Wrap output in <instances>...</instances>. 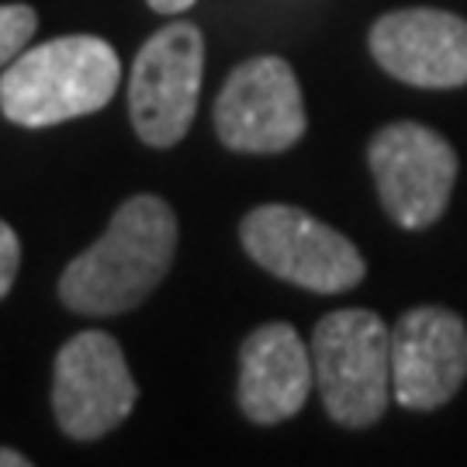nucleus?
<instances>
[{
	"label": "nucleus",
	"instance_id": "f257e3e1",
	"mask_svg": "<svg viewBox=\"0 0 467 467\" xmlns=\"http://www.w3.org/2000/svg\"><path fill=\"white\" fill-rule=\"evenodd\" d=\"M177 215L156 194H135L115 212L98 243L69 260L59 301L90 318L125 316L150 298L173 267Z\"/></svg>",
	"mask_w": 467,
	"mask_h": 467
},
{
	"label": "nucleus",
	"instance_id": "f03ea898",
	"mask_svg": "<svg viewBox=\"0 0 467 467\" xmlns=\"http://www.w3.org/2000/svg\"><path fill=\"white\" fill-rule=\"evenodd\" d=\"M121 59L98 35L32 46L0 73V111L21 129H49L94 115L115 98Z\"/></svg>",
	"mask_w": 467,
	"mask_h": 467
},
{
	"label": "nucleus",
	"instance_id": "7ed1b4c3",
	"mask_svg": "<svg viewBox=\"0 0 467 467\" xmlns=\"http://www.w3.org/2000/svg\"><path fill=\"white\" fill-rule=\"evenodd\" d=\"M312 364L322 405L336 426L368 430L391 395V329L370 308H339L318 318Z\"/></svg>",
	"mask_w": 467,
	"mask_h": 467
},
{
	"label": "nucleus",
	"instance_id": "20e7f679",
	"mask_svg": "<svg viewBox=\"0 0 467 467\" xmlns=\"http://www.w3.org/2000/svg\"><path fill=\"white\" fill-rule=\"evenodd\" d=\"M239 243L256 267L316 295L350 291L368 274L364 256L347 235L295 204L253 208L239 225Z\"/></svg>",
	"mask_w": 467,
	"mask_h": 467
},
{
	"label": "nucleus",
	"instance_id": "39448f33",
	"mask_svg": "<svg viewBox=\"0 0 467 467\" xmlns=\"http://www.w3.org/2000/svg\"><path fill=\"white\" fill-rule=\"evenodd\" d=\"M204 77V35L173 21L146 38L129 77V115L135 135L152 150H170L187 135Z\"/></svg>",
	"mask_w": 467,
	"mask_h": 467
},
{
	"label": "nucleus",
	"instance_id": "423d86ee",
	"mask_svg": "<svg viewBox=\"0 0 467 467\" xmlns=\"http://www.w3.org/2000/svg\"><path fill=\"white\" fill-rule=\"evenodd\" d=\"M368 163L395 225L419 233L443 218L457 184V152L436 129L419 121L384 125L370 139Z\"/></svg>",
	"mask_w": 467,
	"mask_h": 467
},
{
	"label": "nucleus",
	"instance_id": "0eeeda50",
	"mask_svg": "<svg viewBox=\"0 0 467 467\" xmlns=\"http://www.w3.org/2000/svg\"><path fill=\"white\" fill-rule=\"evenodd\" d=\"M308 129L298 77L281 56H253L229 73L215 100V135L225 150L274 156Z\"/></svg>",
	"mask_w": 467,
	"mask_h": 467
},
{
	"label": "nucleus",
	"instance_id": "6e6552de",
	"mask_svg": "<svg viewBox=\"0 0 467 467\" xmlns=\"http://www.w3.org/2000/svg\"><path fill=\"white\" fill-rule=\"evenodd\" d=\"M139 384L115 336L87 329L63 343L52 370V412L69 440H100L132 416Z\"/></svg>",
	"mask_w": 467,
	"mask_h": 467
},
{
	"label": "nucleus",
	"instance_id": "1a4fd4ad",
	"mask_svg": "<svg viewBox=\"0 0 467 467\" xmlns=\"http://www.w3.org/2000/svg\"><path fill=\"white\" fill-rule=\"evenodd\" d=\"M467 378V322L451 308L422 305L391 329V395L401 409L433 412Z\"/></svg>",
	"mask_w": 467,
	"mask_h": 467
},
{
	"label": "nucleus",
	"instance_id": "9d476101",
	"mask_svg": "<svg viewBox=\"0 0 467 467\" xmlns=\"http://www.w3.org/2000/svg\"><path fill=\"white\" fill-rule=\"evenodd\" d=\"M374 63L409 87H467V21L440 7H405L374 21Z\"/></svg>",
	"mask_w": 467,
	"mask_h": 467
},
{
	"label": "nucleus",
	"instance_id": "9b49d317",
	"mask_svg": "<svg viewBox=\"0 0 467 467\" xmlns=\"http://www.w3.org/2000/svg\"><path fill=\"white\" fill-rule=\"evenodd\" d=\"M316 384L312 350L295 326L267 322L253 329L239 347V409L256 426H277L298 416Z\"/></svg>",
	"mask_w": 467,
	"mask_h": 467
},
{
	"label": "nucleus",
	"instance_id": "f8f14e48",
	"mask_svg": "<svg viewBox=\"0 0 467 467\" xmlns=\"http://www.w3.org/2000/svg\"><path fill=\"white\" fill-rule=\"evenodd\" d=\"M38 28V17L28 4H0V67L15 63L28 38Z\"/></svg>",
	"mask_w": 467,
	"mask_h": 467
},
{
	"label": "nucleus",
	"instance_id": "ddd939ff",
	"mask_svg": "<svg viewBox=\"0 0 467 467\" xmlns=\"http://www.w3.org/2000/svg\"><path fill=\"white\" fill-rule=\"evenodd\" d=\"M17 267H21V243L15 229L0 218V298H7V291L15 287Z\"/></svg>",
	"mask_w": 467,
	"mask_h": 467
},
{
	"label": "nucleus",
	"instance_id": "4468645a",
	"mask_svg": "<svg viewBox=\"0 0 467 467\" xmlns=\"http://www.w3.org/2000/svg\"><path fill=\"white\" fill-rule=\"evenodd\" d=\"M146 4L160 15H181V11H191L198 0H146Z\"/></svg>",
	"mask_w": 467,
	"mask_h": 467
},
{
	"label": "nucleus",
	"instance_id": "2eb2a0df",
	"mask_svg": "<svg viewBox=\"0 0 467 467\" xmlns=\"http://www.w3.org/2000/svg\"><path fill=\"white\" fill-rule=\"evenodd\" d=\"M32 461L25 453L11 451V447H0V467H28Z\"/></svg>",
	"mask_w": 467,
	"mask_h": 467
}]
</instances>
